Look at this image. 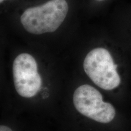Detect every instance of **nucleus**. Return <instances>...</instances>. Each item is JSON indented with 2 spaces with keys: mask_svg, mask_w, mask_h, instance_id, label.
<instances>
[{
  "mask_svg": "<svg viewBox=\"0 0 131 131\" xmlns=\"http://www.w3.org/2000/svg\"><path fill=\"white\" fill-rule=\"evenodd\" d=\"M68 12L66 0H49L26 9L21 15V23L27 32L34 35L52 33L60 27Z\"/></svg>",
  "mask_w": 131,
  "mask_h": 131,
  "instance_id": "obj_1",
  "label": "nucleus"
},
{
  "mask_svg": "<svg viewBox=\"0 0 131 131\" xmlns=\"http://www.w3.org/2000/svg\"><path fill=\"white\" fill-rule=\"evenodd\" d=\"M83 68L90 79L101 89L111 91L120 84L117 65L107 49L103 47L92 49L86 55Z\"/></svg>",
  "mask_w": 131,
  "mask_h": 131,
  "instance_id": "obj_2",
  "label": "nucleus"
},
{
  "mask_svg": "<svg viewBox=\"0 0 131 131\" xmlns=\"http://www.w3.org/2000/svg\"><path fill=\"white\" fill-rule=\"evenodd\" d=\"M73 101L80 114L97 122L108 123L115 117L114 106L103 101L101 93L89 84L81 85L75 90Z\"/></svg>",
  "mask_w": 131,
  "mask_h": 131,
  "instance_id": "obj_3",
  "label": "nucleus"
},
{
  "mask_svg": "<svg viewBox=\"0 0 131 131\" xmlns=\"http://www.w3.org/2000/svg\"><path fill=\"white\" fill-rule=\"evenodd\" d=\"M13 77L15 89L19 95L31 98L41 88L42 80L38 72L35 59L30 54H19L13 63Z\"/></svg>",
  "mask_w": 131,
  "mask_h": 131,
  "instance_id": "obj_4",
  "label": "nucleus"
},
{
  "mask_svg": "<svg viewBox=\"0 0 131 131\" xmlns=\"http://www.w3.org/2000/svg\"><path fill=\"white\" fill-rule=\"evenodd\" d=\"M0 131H13L10 127L6 126L1 125L0 126Z\"/></svg>",
  "mask_w": 131,
  "mask_h": 131,
  "instance_id": "obj_5",
  "label": "nucleus"
},
{
  "mask_svg": "<svg viewBox=\"0 0 131 131\" xmlns=\"http://www.w3.org/2000/svg\"><path fill=\"white\" fill-rule=\"evenodd\" d=\"M4 1H5V0H0V3H2L4 2Z\"/></svg>",
  "mask_w": 131,
  "mask_h": 131,
  "instance_id": "obj_6",
  "label": "nucleus"
},
{
  "mask_svg": "<svg viewBox=\"0 0 131 131\" xmlns=\"http://www.w3.org/2000/svg\"><path fill=\"white\" fill-rule=\"evenodd\" d=\"M97 1H104V0H97Z\"/></svg>",
  "mask_w": 131,
  "mask_h": 131,
  "instance_id": "obj_7",
  "label": "nucleus"
}]
</instances>
